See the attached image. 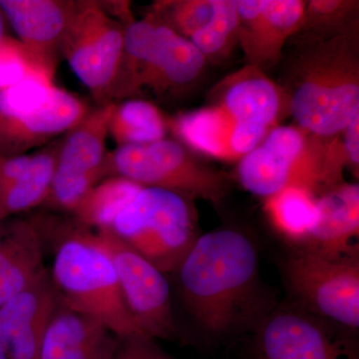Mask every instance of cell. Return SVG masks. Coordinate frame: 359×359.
I'll return each mask as SVG.
<instances>
[{
	"label": "cell",
	"instance_id": "6da1fadb",
	"mask_svg": "<svg viewBox=\"0 0 359 359\" xmlns=\"http://www.w3.org/2000/svg\"><path fill=\"white\" fill-rule=\"evenodd\" d=\"M174 273L187 311L211 339L254 332L275 308L259 278L257 245L236 229L199 236Z\"/></svg>",
	"mask_w": 359,
	"mask_h": 359
},
{
	"label": "cell",
	"instance_id": "7a4b0ae2",
	"mask_svg": "<svg viewBox=\"0 0 359 359\" xmlns=\"http://www.w3.org/2000/svg\"><path fill=\"white\" fill-rule=\"evenodd\" d=\"M309 36L295 51L289 83L290 115L297 126L320 138L342 133L359 114L358 25Z\"/></svg>",
	"mask_w": 359,
	"mask_h": 359
},
{
	"label": "cell",
	"instance_id": "3957f363",
	"mask_svg": "<svg viewBox=\"0 0 359 359\" xmlns=\"http://www.w3.org/2000/svg\"><path fill=\"white\" fill-rule=\"evenodd\" d=\"M33 222L43 245L53 249L49 275L58 304L95 318L120 339L140 334L123 302L112 257L98 231L75 221Z\"/></svg>",
	"mask_w": 359,
	"mask_h": 359
},
{
	"label": "cell",
	"instance_id": "277c9868",
	"mask_svg": "<svg viewBox=\"0 0 359 359\" xmlns=\"http://www.w3.org/2000/svg\"><path fill=\"white\" fill-rule=\"evenodd\" d=\"M346 165L341 142L313 136L299 126L278 125L238 161L237 180L248 192L264 199L290 186L318 196L344 182Z\"/></svg>",
	"mask_w": 359,
	"mask_h": 359
},
{
	"label": "cell",
	"instance_id": "5b68a950",
	"mask_svg": "<svg viewBox=\"0 0 359 359\" xmlns=\"http://www.w3.org/2000/svg\"><path fill=\"white\" fill-rule=\"evenodd\" d=\"M109 230L162 273L176 271L199 237L194 201L143 187Z\"/></svg>",
	"mask_w": 359,
	"mask_h": 359
},
{
	"label": "cell",
	"instance_id": "8992f818",
	"mask_svg": "<svg viewBox=\"0 0 359 359\" xmlns=\"http://www.w3.org/2000/svg\"><path fill=\"white\" fill-rule=\"evenodd\" d=\"M53 73L39 71L0 91V156L26 154L69 132L89 112L74 94L54 84Z\"/></svg>",
	"mask_w": 359,
	"mask_h": 359
},
{
	"label": "cell",
	"instance_id": "52a82bcc",
	"mask_svg": "<svg viewBox=\"0 0 359 359\" xmlns=\"http://www.w3.org/2000/svg\"><path fill=\"white\" fill-rule=\"evenodd\" d=\"M110 176H119L143 187L164 189L188 199L218 205L228 195V174L203 164L177 140L123 146L106 158Z\"/></svg>",
	"mask_w": 359,
	"mask_h": 359
},
{
	"label": "cell",
	"instance_id": "ba28073f",
	"mask_svg": "<svg viewBox=\"0 0 359 359\" xmlns=\"http://www.w3.org/2000/svg\"><path fill=\"white\" fill-rule=\"evenodd\" d=\"M358 256L328 257L294 249L283 266L294 304L347 332L358 330Z\"/></svg>",
	"mask_w": 359,
	"mask_h": 359
},
{
	"label": "cell",
	"instance_id": "9c48e42d",
	"mask_svg": "<svg viewBox=\"0 0 359 359\" xmlns=\"http://www.w3.org/2000/svg\"><path fill=\"white\" fill-rule=\"evenodd\" d=\"M124 26L94 1L76 2L60 51L98 100L111 98L121 67Z\"/></svg>",
	"mask_w": 359,
	"mask_h": 359
},
{
	"label": "cell",
	"instance_id": "30bf717a",
	"mask_svg": "<svg viewBox=\"0 0 359 359\" xmlns=\"http://www.w3.org/2000/svg\"><path fill=\"white\" fill-rule=\"evenodd\" d=\"M254 332L255 359H358L349 332L294 302L276 306Z\"/></svg>",
	"mask_w": 359,
	"mask_h": 359
},
{
	"label": "cell",
	"instance_id": "8fae6325",
	"mask_svg": "<svg viewBox=\"0 0 359 359\" xmlns=\"http://www.w3.org/2000/svg\"><path fill=\"white\" fill-rule=\"evenodd\" d=\"M96 231L109 250L123 302L140 334L154 339H176L171 289L165 273L109 229Z\"/></svg>",
	"mask_w": 359,
	"mask_h": 359
},
{
	"label": "cell",
	"instance_id": "7c38bea8",
	"mask_svg": "<svg viewBox=\"0 0 359 359\" xmlns=\"http://www.w3.org/2000/svg\"><path fill=\"white\" fill-rule=\"evenodd\" d=\"M238 44L248 65L263 70L283 57V47L301 32L306 1L237 0Z\"/></svg>",
	"mask_w": 359,
	"mask_h": 359
},
{
	"label": "cell",
	"instance_id": "4fadbf2b",
	"mask_svg": "<svg viewBox=\"0 0 359 359\" xmlns=\"http://www.w3.org/2000/svg\"><path fill=\"white\" fill-rule=\"evenodd\" d=\"M168 129L192 152L238 162L257 148L269 131L235 121L215 105L177 115L168 120Z\"/></svg>",
	"mask_w": 359,
	"mask_h": 359
},
{
	"label": "cell",
	"instance_id": "5bb4252c",
	"mask_svg": "<svg viewBox=\"0 0 359 359\" xmlns=\"http://www.w3.org/2000/svg\"><path fill=\"white\" fill-rule=\"evenodd\" d=\"M214 103L235 121L271 130L290 114L289 97L264 71L245 65L222 80L212 91Z\"/></svg>",
	"mask_w": 359,
	"mask_h": 359
},
{
	"label": "cell",
	"instance_id": "9a60e30c",
	"mask_svg": "<svg viewBox=\"0 0 359 359\" xmlns=\"http://www.w3.org/2000/svg\"><path fill=\"white\" fill-rule=\"evenodd\" d=\"M57 306L48 271L0 306V341L7 359H39L45 330Z\"/></svg>",
	"mask_w": 359,
	"mask_h": 359
},
{
	"label": "cell",
	"instance_id": "2e32d148",
	"mask_svg": "<svg viewBox=\"0 0 359 359\" xmlns=\"http://www.w3.org/2000/svg\"><path fill=\"white\" fill-rule=\"evenodd\" d=\"M76 2L60 0H0V11L35 62L55 72L56 53Z\"/></svg>",
	"mask_w": 359,
	"mask_h": 359
},
{
	"label": "cell",
	"instance_id": "e0dca14e",
	"mask_svg": "<svg viewBox=\"0 0 359 359\" xmlns=\"http://www.w3.org/2000/svg\"><path fill=\"white\" fill-rule=\"evenodd\" d=\"M358 183L337 184L318 196L313 228L306 242L297 249L328 257L358 254Z\"/></svg>",
	"mask_w": 359,
	"mask_h": 359
},
{
	"label": "cell",
	"instance_id": "ac0fdd59",
	"mask_svg": "<svg viewBox=\"0 0 359 359\" xmlns=\"http://www.w3.org/2000/svg\"><path fill=\"white\" fill-rule=\"evenodd\" d=\"M120 339L100 321L58 304L45 330L39 359H112Z\"/></svg>",
	"mask_w": 359,
	"mask_h": 359
},
{
	"label": "cell",
	"instance_id": "d6986e66",
	"mask_svg": "<svg viewBox=\"0 0 359 359\" xmlns=\"http://www.w3.org/2000/svg\"><path fill=\"white\" fill-rule=\"evenodd\" d=\"M48 271L44 245L32 219L0 223V306Z\"/></svg>",
	"mask_w": 359,
	"mask_h": 359
},
{
	"label": "cell",
	"instance_id": "ffe728a7",
	"mask_svg": "<svg viewBox=\"0 0 359 359\" xmlns=\"http://www.w3.org/2000/svg\"><path fill=\"white\" fill-rule=\"evenodd\" d=\"M205 62L207 59L190 39L159 21L152 53L141 76L140 88L147 87L158 94L180 91L199 78Z\"/></svg>",
	"mask_w": 359,
	"mask_h": 359
},
{
	"label": "cell",
	"instance_id": "44dd1931",
	"mask_svg": "<svg viewBox=\"0 0 359 359\" xmlns=\"http://www.w3.org/2000/svg\"><path fill=\"white\" fill-rule=\"evenodd\" d=\"M115 103L89 111L59 146L55 173L75 178L102 180L109 177L106 140Z\"/></svg>",
	"mask_w": 359,
	"mask_h": 359
},
{
	"label": "cell",
	"instance_id": "7402d4cb",
	"mask_svg": "<svg viewBox=\"0 0 359 359\" xmlns=\"http://www.w3.org/2000/svg\"><path fill=\"white\" fill-rule=\"evenodd\" d=\"M59 146L60 143L34 153L27 173L0 190V223L46 202L57 165Z\"/></svg>",
	"mask_w": 359,
	"mask_h": 359
},
{
	"label": "cell",
	"instance_id": "603a6c76",
	"mask_svg": "<svg viewBox=\"0 0 359 359\" xmlns=\"http://www.w3.org/2000/svg\"><path fill=\"white\" fill-rule=\"evenodd\" d=\"M318 196L306 188L290 186L264 199L269 223L295 249L309 237L316 214Z\"/></svg>",
	"mask_w": 359,
	"mask_h": 359
},
{
	"label": "cell",
	"instance_id": "cb8c5ba5",
	"mask_svg": "<svg viewBox=\"0 0 359 359\" xmlns=\"http://www.w3.org/2000/svg\"><path fill=\"white\" fill-rule=\"evenodd\" d=\"M168 120L154 104L132 99L115 104L109 123V135L123 146L146 145L166 138Z\"/></svg>",
	"mask_w": 359,
	"mask_h": 359
},
{
	"label": "cell",
	"instance_id": "d4e9b609",
	"mask_svg": "<svg viewBox=\"0 0 359 359\" xmlns=\"http://www.w3.org/2000/svg\"><path fill=\"white\" fill-rule=\"evenodd\" d=\"M142 188L122 177H107L92 188L75 208L72 212L74 221L93 230L110 228Z\"/></svg>",
	"mask_w": 359,
	"mask_h": 359
},
{
	"label": "cell",
	"instance_id": "484cf974",
	"mask_svg": "<svg viewBox=\"0 0 359 359\" xmlns=\"http://www.w3.org/2000/svg\"><path fill=\"white\" fill-rule=\"evenodd\" d=\"M237 0H212L211 20L191 39L205 59L229 57L238 44Z\"/></svg>",
	"mask_w": 359,
	"mask_h": 359
},
{
	"label": "cell",
	"instance_id": "4316f807",
	"mask_svg": "<svg viewBox=\"0 0 359 359\" xmlns=\"http://www.w3.org/2000/svg\"><path fill=\"white\" fill-rule=\"evenodd\" d=\"M153 15L187 39L200 32L212 14V0H168L153 6Z\"/></svg>",
	"mask_w": 359,
	"mask_h": 359
},
{
	"label": "cell",
	"instance_id": "83f0119b",
	"mask_svg": "<svg viewBox=\"0 0 359 359\" xmlns=\"http://www.w3.org/2000/svg\"><path fill=\"white\" fill-rule=\"evenodd\" d=\"M358 1L311 0L306 1L304 20L299 33L327 34L341 32L355 23Z\"/></svg>",
	"mask_w": 359,
	"mask_h": 359
},
{
	"label": "cell",
	"instance_id": "f1b7e54d",
	"mask_svg": "<svg viewBox=\"0 0 359 359\" xmlns=\"http://www.w3.org/2000/svg\"><path fill=\"white\" fill-rule=\"evenodd\" d=\"M39 71H52L35 62L18 39L4 35L0 41V91L20 83Z\"/></svg>",
	"mask_w": 359,
	"mask_h": 359
},
{
	"label": "cell",
	"instance_id": "f546056e",
	"mask_svg": "<svg viewBox=\"0 0 359 359\" xmlns=\"http://www.w3.org/2000/svg\"><path fill=\"white\" fill-rule=\"evenodd\" d=\"M112 359H176L163 351L156 339L135 334L120 339Z\"/></svg>",
	"mask_w": 359,
	"mask_h": 359
},
{
	"label": "cell",
	"instance_id": "4dcf8cb0",
	"mask_svg": "<svg viewBox=\"0 0 359 359\" xmlns=\"http://www.w3.org/2000/svg\"><path fill=\"white\" fill-rule=\"evenodd\" d=\"M344 133V157H346L347 166L358 168L359 164V114L351 120L347 125Z\"/></svg>",
	"mask_w": 359,
	"mask_h": 359
},
{
	"label": "cell",
	"instance_id": "1f68e13d",
	"mask_svg": "<svg viewBox=\"0 0 359 359\" xmlns=\"http://www.w3.org/2000/svg\"><path fill=\"white\" fill-rule=\"evenodd\" d=\"M4 20H6V18H4V14H2L1 11H0V41H1L4 35H6V33H4Z\"/></svg>",
	"mask_w": 359,
	"mask_h": 359
},
{
	"label": "cell",
	"instance_id": "d6a6232c",
	"mask_svg": "<svg viewBox=\"0 0 359 359\" xmlns=\"http://www.w3.org/2000/svg\"><path fill=\"white\" fill-rule=\"evenodd\" d=\"M0 359H7L6 351H4V346H2L1 341H0Z\"/></svg>",
	"mask_w": 359,
	"mask_h": 359
}]
</instances>
